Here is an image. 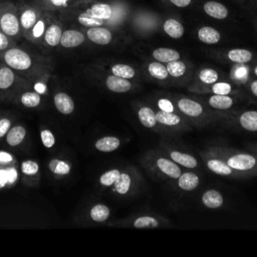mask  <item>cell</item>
I'll use <instances>...</instances> for the list:
<instances>
[{
	"label": "cell",
	"instance_id": "cell-2",
	"mask_svg": "<svg viewBox=\"0 0 257 257\" xmlns=\"http://www.w3.org/2000/svg\"><path fill=\"white\" fill-rule=\"evenodd\" d=\"M97 182L101 188L122 198L140 194L146 185L141 172L133 166L110 168L99 175Z\"/></svg>",
	"mask_w": 257,
	"mask_h": 257
},
{
	"label": "cell",
	"instance_id": "cell-39",
	"mask_svg": "<svg viewBox=\"0 0 257 257\" xmlns=\"http://www.w3.org/2000/svg\"><path fill=\"white\" fill-rule=\"evenodd\" d=\"M151 57L154 60H157L159 62H162V63L166 64L170 61L180 59L181 58V53L178 50L174 49V48L158 47V48H155L152 51Z\"/></svg>",
	"mask_w": 257,
	"mask_h": 257
},
{
	"label": "cell",
	"instance_id": "cell-50",
	"mask_svg": "<svg viewBox=\"0 0 257 257\" xmlns=\"http://www.w3.org/2000/svg\"><path fill=\"white\" fill-rule=\"evenodd\" d=\"M252 73L257 77V64L254 65V67L252 68Z\"/></svg>",
	"mask_w": 257,
	"mask_h": 257
},
{
	"label": "cell",
	"instance_id": "cell-10",
	"mask_svg": "<svg viewBox=\"0 0 257 257\" xmlns=\"http://www.w3.org/2000/svg\"><path fill=\"white\" fill-rule=\"evenodd\" d=\"M199 155L203 160L204 164L206 165L207 169L218 176L231 179H248L245 175L230 168L221 157L210 152L207 149L200 151Z\"/></svg>",
	"mask_w": 257,
	"mask_h": 257
},
{
	"label": "cell",
	"instance_id": "cell-32",
	"mask_svg": "<svg viewBox=\"0 0 257 257\" xmlns=\"http://www.w3.org/2000/svg\"><path fill=\"white\" fill-rule=\"evenodd\" d=\"M150 105H152L155 109L180 113L170 93H155L150 97Z\"/></svg>",
	"mask_w": 257,
	"mask_h": 257
},
{
	"label": "cell",
	"instance_id": "cell-51",
	"mask_svg": "<svg viewBox=\"0 0 257 257\" xmlns=\"http://www.w3.org/2000/svg\"><path fill=\"white\" fill-rule=\"evenodd\" d=\"M1 1H2V0H0V2H1Z\"/></svg>",
	"mask_w": 257,
	"mask_h": 257
},
{
	"label": "cell",
	"instance_id": "cell-16",
	"mask_svg": "<svg viewBox=\"0 0 257 257\" xmlns=\"http://www.w3.org/2000/svg\"><path fill=\"white\" fill-rule=\"evenodd\" d=\"M92 66L125 79H135L140 75V72L137 70V68L134 65L126 62L105 60L98 61L92 64Z\"/></svg>",
	"mask_w": 257,
	"mask_h": 257
},
{
	"label": "cell",
	"instance_id": "cell-14",
	"mask_svg": "<svg viewBox=\"0 0 257 257\" xmlns=\"http://www.w3.org/2000/svg\"><path fill=\"white\" fill-rule=\"evenodd\" d=\"M187 88L189 91L195 94L202 93H213V94H227L233 95L235 97H243V91L233 83L229 81H216L211 84H203V85H192L188 84Z\"/></svg>",
	"mask_w": 257,
	"mask_h": 257
},
{
	"label": "cell",
	"instance_id": "cell-22",
	"mask_svg": "<svg viewBox=\"0 0 257 257\" xmlns=\"http://www.w3.org/2000/svg\"><path fill=\"white\" fill-rule=\"evenodd\" d=\"M54 15H55L54 13H51V12H48V11H44L42 13V15L40 16V18L32 26V28L23 37V39L27 40L28 42H30L32 44L41 46L42 39H43L44 33L46 31V28L48 27V25H49V23L52 20Z\"/></svg>",
	"mask_w": 257,
	"mask_h": 257
},
{
	"label": "cell",
	"instance_id": "cell-37",
	"mask_svg": "<svg viewBox=\"0 0 257 257\" xmlns=\"http://www.w3.org/2000/svg\"><path fill=\"white\" fill-rule=\"evenodd\" d=\"M121 146V141L115 136H104L97 139L93 147L100 153H111Z\"/></svg>",
	"mask_w": 257,
	"mask_h": 257
},
{
	"label": "cell",
	"instance_id": "cell-11",
	"mask_svg": "<svg viewBox=\"0 0 257 257\" xmlns=\"http://www.w3.org/2000/svg\"><path fill=\"white\" fill-rule=\"evenodd\" d=\"M92 67L93 71H91V74L93 75V78L97 80L108 91L114 93H126L135 88V84L131 81V79H125L113 75L94 66Z\"/></svg>",
	"mask_w": 257,
	"mask_h": 257
},
{
	"label": "cell",
	"instance_id": "cell-29",
	"mask_svg": "<svg viewBox=\"0 0 257 257\" xmlns=\"http://www.w3.org/2000/svg\"><path fill=\"white\" fill-rule=\"evenodd\" d=\"M221 74L218 70L212 67H202L198 71L193 72L192 79L189 84L192 85H203L211 84L216 81H219Z\"/></svg>",
	"mask_w": 257,
	"mask_h": 257
},
{
	"label": "cell",
	"instance_id": "cell-47",
	"mask_svg": "<svg viewBox=\"0 0 257 257\" xmlns=\"http://www.w3.org/2000/svg\"><path fill=\"white\" fill-rule=\"evenodd\" d=\"M247 90L255 97H257V79H251L247 85Z\"/></svg>",
	"mask_w": 257,
	"mask_h": 257
},
{
	"label": "cell",
	"instance_id": "cell-48",
	"mask_svg": "<svg viewBox=\"0 0 257 257\" xmlns=\"http://www.w3.org/2000/svg\"><path fill=\"white\" fill-rule=\"evenodd\" d=\"M170 1H171V3L174 4L175 6L181 7V8L189 6V5L191 4V2H192V0H170Z\"/></svg>",
	"mask_w": 257,
	"mask_h": 257
},
{
	"label": "cell",
	"instance_id": "cell-4",
	"mask_svg": "<svg viewBox=\"0 0 257 257\" xmlns=\"http://www.w3.org/2000/svg\"><path fill=\"white\" fill-rule=\"evenodd\" d=\"M140 163L157 180H176L182 173V167L172 161L161 149L147 151L141 157Z\"/></svg>",
	"mask_w": 257,
	"mask_h": 257
},
{
	"label": "cell",
	"instance_id": "cell-46",
	"mask_svg": "<svg viewBox=\"0 0 257 257\" xmlns=\"http://www.w3.org/2000/svg\"><path fill=\"white\" fill-rule=\"evenodd\" d=\"M17 42H15L13 39H11L9 36H7L4 32L0 30V52L16 45Z\"/></svg>",
	"mask_w": 257,
	"mask_h": 257
},
{
	"label": "cell",
	"instance_id": "cell-3",
	"mask_svg": "<svg viewBox=\"0 0 257 257\" xmlns=\"http://www.w3.org/2000/svg\"><path fill=\"white\" fill-rule=\"evenodd\" d=\"M170 94L180 113L189 120L192 126L203 127L219 120V111L206 105L196 95Z\"/></svg>",
	"mask_w": 257,
	"mask_h": 257
},
{
	"label": "cell",
	"instance_id": "cell-15",
	"mask_svg": "<svg viewBox=\"0 0 257 257\" xmlns=\"http://www.w3.org/2000/svg\"><path fill=\"white\" fill-rule=\"evenodd\" d=\"M166 67L171 78L172 85L187 86L190 83L194 72L190 63L180 58L166 63Z\"/></svg>",
	"mask_w": 257,
	"mask_h": 257
},
{
	"label": "cell",
	"instance_id": "cell-27",
	"mask_svg": "<svg viewBox=\"0 0 257 257\" xmlns=\"http://www.w3.org/2000/svg\"><path fill=\"white\" fill-rule=\"evenodd\" d=\"M47 169L54 179L62 180L70 175L72 171V165L65 158L53 157L48 161Z\"/></svg>",
	"mask_w": 257,
	"mask_h": 257
},
{
	"label": "cell",
	"instance_id": "cell-21",
	"mask_svg": "<svg viewBox=\"0 0 257 257\" xmlns=\"http://www.w3.org/2000/svg\"><path fill=\"white\" fill-rule=\"evenodd\" d=\"M206 105L217 111L230 110L237 103V97L227 94H213V93H202L196 94Z\"/></svg>",
	"mask_w": 257,
	"mask_h": 257
},
{
	"label": "cell",
	"instance_id": "cell-44",
	"mask_svg": "<svg viewBox=\"0 0 257 257\" xmlns=\"http://www.w3.org/2000/svg\"><path fill=\"white\" fill-rule=\"evenodd\" d=\"M18 165V160L15 156H13L11 153L0 150V167H10Z\"/></svg>",
	"mask_w": 257,
	"mask_h": 257
},
{
	"label": "cell",
	"instance_id": "cell-40",
	"mask_svg": "<svg viewBox=\"0 0 257 257\" xmlns=\"http://www.w3.org/2000/svg\"><path fill=\"white\" fill-rule=\"evenodd\" d=\"M203 9L207 15L215 19H225L227 18L229 11L226 6L217 1H208L203 5Z\"/></svg>",
	"mask_w": 257,
	"mask_h": 257
},
{
	"label": "cell",
	"instance_id": "cell-36",
	"mask_svg": "<svg viewBox=\"0 0 257 257\" xmlns=\"http://www.w3.org/2000/svg\"><path fill=\"white\" fill-rule=\"evenodd\" d=\"M176 180L177 187L185 192H191L200 185V176L193 172H182Z\"/></svg>",
	"mask_w": 257,
	"mask_h": 257
},
{
	"label": "cell",
	"instance_id": "cell-9",
	"mask_svg": "<svg viewBox=\"0 0 257 257\" xmlns=\"http://www.w3.org/2000/svg\"><path fill=\"white\" fill-rule=\"evenodd\" d=\"M108 225L133 227L138 229H147V228H158L162 226H168L170 225V221L160 215H156L153 213H139L124 219L109 222Z\"/></svg>",
	"mask_w": 257,
	"mask_h": 257
},
{
	"label": "cell",
	"instance_id": "cell-49",
	"mask_svg": "<svg viewBox=\"0 0 257 257\" xmlns=\"http://www.w3.org/2000/svg\"><path fill=\"white\" fill-rule=\"evenodd\" d=\"M247 148L254 154L257 155V143H253V144H248Z\"/></svg>",
	"mask_w": 257,
	"mask_h": 257
},
{
	"label": "cell",
	"instance_id": "cell-31",
	"mask_svg": "<svg viewBox=\"0 0 257 257\" xmlns=\"http://www.w3.org/2000/svg\"><path fill=\"white\" fill-rule=\"evenodd\" d=\"M42 10L58 14L70 8L76 0H30Z\"/></svg>",
	"mask_w": 257,
	"mask_h": 257
},
{
	"label": "cell",
	"instance_id": "cell-13",
	"mask_svg": "<svg viewBox=\"0 0 257 257\" xmlns=\"http://www.w3.org/2000/svg\"><path fill=\"white\" fill-rule=\"evenodd\" d=\"M155 110L158 123L165 130L167 134L186 132L192 127V124L189 122V120L179 112L163 111L159 109Z\"/></svg>",
	"mask_w": 257,
	"mask_h": 257
},
{
	"label": "cell",
	"instance_id": "cell-34",
	"mask_svg": "<svg viewBox=\"0 0 257 257\" xmlns=\"http://www.w3.org/2000/svg\"><path fill=\"white\" fill-rule=\"evenodd\" d=\"M224 57L235 64H246L254 59V53L245 48H233L225 52Z\"/></svg>",
	"mask_w": 257,
	"mask_h": 257
},
{
	"label": "cell",
	"instance_id": "cell-6",
	"mask_svg": "<svg viewBox=\"0 0 257 257\" xmlns=\"http://www.w3.org/2000/svg\"><path fill=\"white\" fill-rule=\"evenodd\" d=\"M26 88H32L31 81L0 60V100L11 102L18 92Z\"/></svg>",
	"mask_w": 257,
	"mask_h": 257
},
{
	"label": "cell",
	"instance_id": "cell-5",
	"mask_svg": "<svg viewBox=\"0 0 257 257\" xmlns=\"http://www.w3.org/2000/svg\"><path fill=\"white\" fill-rule=\"evenodd\" d=\"M221 157L233 170L245 175L247 178L257 176V155L235 150L223 145H213L206 148Z\"/></svg>",
	"mask_w": 257,
	"mask_h": 257
},
{
	"label": "cell",
	"instance_id": "cell-35",
	"mask_svg": "<svg viewBox=\"0 0 257 257\" xmlns=\"http://www.w3.org/2000/svg\"><path fill=\"white\" fill-rule=\"evenodd\" d=\"M27 136V130L22 123L12 124L9 132L5 136V142L9 147L15 148L20 146Z\"/></svg>",
	"mask_w": 257,
	"mask_h": 257
},
{
	"label": "cell",
	"instance_id": "cell-38",
	"mask_svg": "<svg viewBox=\"0 0 257 257\" xmlns=\"http://www.w3.org/2000/svg\"><path fill=\"white\" fill-rule=\"evenodd\" d=\"M201 202L208 209H218L223 206L224 197L220 191L209 189L202 194Z\"/></svg>",
	"mask_w": 257,
	"mask_h": 257
},
{
	"label": "cell",
	"instance_id": "cell-20",
	"mask_svg": "<svg viewBox=\"0 0 257 257\" xmlns=\"http://www.w3.org/2000/svg\"><path fill=\"white\" fill-rule=\"evenodd\" d=\"M64 27L65 25L62 22V20L58 17L57 14H55L52 20L50 21L48 27L46 28L41 46H43L47 50L57 49Z\"/></svg>",
	"mask_w": 257,
	"mask_h": 257
},
{
	"label": "cell",
	"instance_id": "cell-24",
	"mask_svg": "<svg viewBox=\"0 0 257 257\" xmlns=\"http://www.w3.org/2000/svg\"><path fill=\"white\" fill-rule=\"evenodd\" d=\"M11 103L25 108H38L44 104V95L32 88H26L18 92L11 100Z\"/></svg>",
	"mask_w": 257,
	"mask_h": 257
},
{
	"label": "cell",
	"instance_id": "cell-25",
	"mask_svg": "<svg viewBox=\"0 0 257 257\" xmlns=\"http://www.w3.org/2000/svg\"><path fill=\"white\" fill-rule=\"evenodd\" d=\"M143 70L149 77H151L152 79L157 81L159 84L166 85V86L172 85L171 78L169 76V73H168L165 63L159 62L154 59L147 60L144 63Z\"/></svg>",
	"mask_w": 257,
	"mask_h": 257
},
{
	"label": "cell",
	"instance_id": "cell-1",
	"mask_svg": "<svg viewBox=\"0 0 257 257\" xmlns=\"http://www.w3.org/2000/svg\"><path fill=\"white\" fill-rule=\"evenodd\" d=\"M0 60L31 83L38 80L48 81L54 69L51 57L18 44L0 52Z\"/></svg>",
	"mask_w": 257,
	"mask_h": 257
},
{
	"label": "cell",
	"instance_id": "cell-28",
	"mask_svg": "<svg viewBox=\"0 0 257 257\" xmlns=\"http://www.w3.org/2000/svg\"><path fill=\"white\" fill-rule=\"evenodd\" d=\"M52 101H53L54 107L61 114L69 115L74 112L75 102L67 92L62 90L55 91L52 96Z\"/></svg>",
	"mask_w": 257,
	"mask_h": 257
},
{
	"label": "cell",
	"instance_id": "cell-17",
	"mask_svg": "<svg viewBox=\"0 0 257 257\" xmlns=\"http://www.w3.org/2000/svg\"><path fill=\"white\" fill-rule=\"evenodd\" d=\"M159 149H161L165 155H167L172 161H174L182 168L196 169L199 167V161L189 152L176 149L167 143H161Z\"/></svg>",
	"mask_w": 257,
	"mask_h": 257
},
{
	"label": "cell",
	"instance_id": "cell-23",
	"mask_svg": "<svg viewBox=\"0 0 257 257\" xmlns=\"http://www.w3.org/2000/svg\"><path fill=\"white\" fill-rule=\"evenodd\" d=\"M86 40H87L86 36L82 31V29L75 26L65 25L58 48H61V49L76 48L82 45Z\"/></svg>",
	"mask_w": 257,
	"mask_h": 257
},
{
	"label": "cell",
	"instance_id": "cell-8",
	"mask_svg": "<svg viewBox=\"0 0 257 257\" xmlns=\"http://www.w3.org/2000/svg\"><path fill=\"white\" fill-rule=\"evenodd\" d=\"M219 120L245 132L257 133V110H226L219 111Z\"/></svg>",
	"mask_w": 257,
	"mask_h": 257
},
{
	"label": "cell",
	"instance_id": "cell-18",
	"mask_svg": "<svg viewBox=\"0 0 257 257\" xmlns=\"http://www.w3.org/2000/svg\"><path fill=\"white\" fill-rule=\"evenodd\" d=\"M133 104H135L134 106L136 109L137 117L143 126L149 130H153L158 134H167L165 130L158 123L156 110L152 105L141 101H136Z\"/></svg>",
	"mask_w": 257,
	"mask_h": 257
},
{
	"label": "cell",
	"instance_id": "cell-19",
	"mask_svg": "<svg viewBox=\"0 0 257 257\" xmlns=\"http://www.w3.org/2000/svg\"><path fill=\"white\" fill-rule=\"evenodd\" d=\"M20 181L23 185L31 188H36L40 184L41 172L40 166L36 160H23L19 167Z\"/></svg>",
	"mask_w": 257,
	"mask_h": 257
},
{
	"label": "cell",
	"instance_id": "cell-30",
	"mask_svg": "<svg viewBox=\"0 0 257 257\" xmlns=\"http://www.w3.org/2000/svg\"><path fill=\"white\" fill-rule=\"evenodd\" d=\"M20 180L18 165L2 168L0 167V191L10 189L17 185Z\"/></svg>",
	"mask_w": 257,
	"mask_h": 257
},
{
	"label": "cell",
	"instance_id": "cell-43",
	"mask_svg": "<svg viewBox=\"0 0 257 257\" xmlns=\"http://www.w3.org/2000/svg\"><path fill=\"white\" fill-rule=\"evenodd\" d=\"M39 136H40L41 143L45 149L50 150L55 146L56 144L55 136L47 126H41V128L39 130Z\"/></svg>",
	"mask_w": 257,
	"mask_h": 257
},
{
	"label": "cell",
	"instance_id": "cell-42",
	"mask_svg": "<svg viewBox=\"0 0 257 257\" xmlns=\"http://www.w3.org/2000/svg\"><path fill=\"white\" fill-rule=\"evenodd\" d=\"M163 29L167 35L174 39L181 38L185 32L183 24L174 18L167 19L163 24Z\"/></svg>",
	"mask_w": 257,
	"mask_h": 257
},
{
	"label": "cell",
	"instance_id": "cell-45",
	"mask_svg": "<svg viewBox=\"0 0 257 257\" xmlns=\"http://www.w3.org/2000/svg\"><path fill=\"white\" fill-rule=\"evenodd\" d=\"M13 118L8 114H1L0 115V141L5 138L7 133L9 132L10 127L12 126Z\"/></svg>",
	"mask_w": 257,
	"mask_h": 257
},
{
	"label": "cell",
	"instance_id": "cell-26",
	"mask_svg": "<svg viewBox=\"0 0 257 257\" xmlns=\"http://www.w3.org/2000/svg\"><path fill=\"white\" fill-rule=\"evenodd\" d=\"M80 29H82V31L84 32L86 39L96 45L106 46L113 41V33L105 25Z\"/></svg>",
	"mask_w": 257,
	"mask_h": 257
},
{
	"label": "cell",
	"instance_id": "cell-33",
	"mask_svg": "<svg viewBox=\"0 0 257 257\" xmlns=\"http://www.w3.org/2000/svg\"><path fill=\"white\" fill-rule=\"evenodd\" d=\"M110 217V208L102 203L93 204L86 212V219L92 223H104Z\"/></svg>",
	"mask_w": 257,
	"mask_h": 257
},
{
	"label": "cell",
	"instance_id": "cell-12",
	"mask_svg": "<svg viewBox=\"0 0 257 257\" xmlns=\"http://www.w3.org/2000/svg\"><path fill=\"white\" fill-rule=\"evenodd\" d=\"M15 2L18 7L19 24L22 37H24L27 32L32 28V26L36 23V21L40 18L44 10H42L39 6L31 1L16 0Z\"/></svg>",
	"mask_w": 257,
	"mask_h": 257
},
{
	"label": "cell",
	"instance_id": "cell-41",
	"mask_svg": "<svg viewBox=\"0 0 257 257\" xmlns=\"http://www.w3.org/2000/svg\"><path fill=\"white\" fill-rule=\"evenodd\" d=\"M197 35L198 39L205 44H216L221 40L222 37L221 33L217 29L210 26L201 27L198 30Z\"/></svg>",
	"mask_w": 257,
	"mask_h": 257
},
{
	"label": "cell",
	"instance_id": "cell-7",
	"mask_svg": "<svg viewBox=\"0 0 257 257\" xmlns=\"http://www.w3.org/2000/svg\"><path fill=\"white\" fill-rule=\"evenodd\" d=\"M0 30L17 43L23 38L16 2L11 0L0 2Z\"/></svg>",
	"mask_w": 257,
	"mask_h": 257
}]
</instances>
